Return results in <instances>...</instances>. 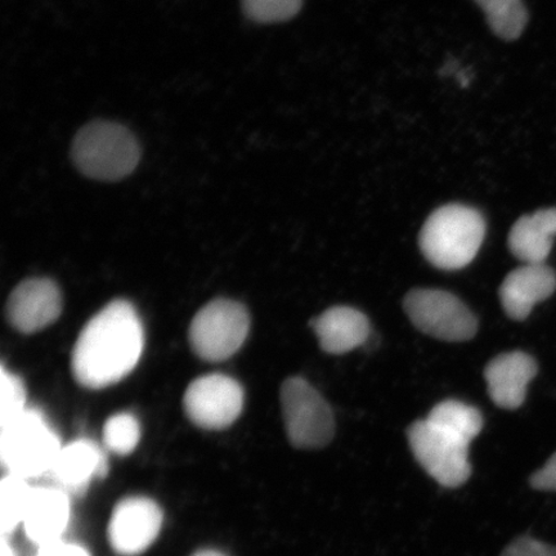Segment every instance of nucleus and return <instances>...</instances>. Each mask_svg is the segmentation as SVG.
<instances>
[{"instance_id": "f257e3e1", "label": "nucleus", "mask_w": 556, "mask_h": 556, "mask_svg": "<svg viewBox=\"0 0 556 556\" xmlns=\"http://www.w3.org/2000/svg\"><path fill=\"white\" fill-rule=\"evenodd\" d=\"M143 346V326L134 305L122 299L111 302L89 319L76 340L74 378L94 391L114 386L135 370Z\"/></svg>"}, {"instance_id": "f03ea898", "label": "nucleus", "mask_w": 556, "mask_h": 556, "mask_svg": "<svg viewBox=\"0 0 556 556\" xmlns=\"http://www.w3.org/2000/svg\"><path fill=\"white\" fill-rule=\"evenodd\" d=\"M142 148L125 125L93 121L80 128L72 144V160L83 176L100 182H119L138 168Z\"/></svg>"}, {"instance_id": "7ed1b4c3", "label": "nucleus", "mask_w": 556, "mask_h": 556, "mask_svg": "<svg viewBox=\"0 0 556 556\" xmlns=\"http://www.w3.org/2000/svg\"><path fill=\"white\" fill-rule=\"evenodd\" d=\"M485 235V222L476 208L450 204L437 208L422 226L421 253L437 268L455 270L476 258Z\"/></svg>"}, {"instance_id": "20e7f679", "label": "nucleus", "mask_w": 556, "mask_h": 556, "mask_svg": "<svg viewBox=\"0 0 556 556\" xmlns=\"http://www.w3.org/2000/svg\"><path fill=\"white\" fill-rule=\"evenodd\" d=\"M61 448L60 438L38 409L27 407L2 427L0 458L7 475L26 481L47 476Z\"/></svg>"}, {"instance_id": "39448f33", "label": "nucleus", "mask_w": 556, "mask_h": 556, "mask_svg": "<svg viewBox=\"0 0 556 556\" xmlns=\"http://www.w3.org/2000/svg\"><path fill=\"white\" fill-rule=\"evenodd\" d=\"M249 313L242 304L217 299L193 317L189 338L192 351L207 363L231 358L249 336Z\"/></svg>"}, {"instance_id": "423d86ee", "label": "nucleus", "mask_w": 556, "mask_h": 556, "mask_svg": "<svg viewBox=\"0 0 556 556\" xmlns=\"http://www.w3.org/2000/svg\"><path fill=\"white\" fill-rule=\"evenodd\" d=\"M281 406L288 438L296 448H323L336 433L329 403L302 378L285 380Z\"/></svg>"}, {"instance_id": "0eeeda50", "label": "nucleus", "mask_w": 556, "mask_h": 556, "mask_svg": "<svg viewBox=\"0 0 556 556\" xmlns=\"http://www.w3.org/2000/svg\"><path fill=\"white\" fill-rule=\"evenodd\" d=\"M407 437L417 463L434 481L447 489H456L468 481L471 475L469 442L428 419L414 422Z\"/></svg>"}, {"instance_id": "6e6552de", "label": "nucleus", "mask_w": 556, "mask_h": 556, "mask_svg": "<svg viewBox=\"0 0 556 556\" xmlns=\"http://www.w3.org/2000/svg\"><path fill=\"white\" fill-rule=\"evenodd\" d=\"M403 307L417 329L444 342H467L478 330L476 316L448 291L413 290Z\"/></svg>"}, {"instance_id": "1a4fd4ad", "label": "nucleus", "mask_w": 556, "mask_h": 556, "mask_svg": "<svg viewBox=\"0 0 556 556\" xmlns=\"http://www.w3.org/2000/svg\"><path fill=\"white\" fill-rule=\"evenodd\" d=\"M184 407L194 426L206 430L227 429L241 415L242 387L226 375H205L187 388Z\"/></svg>"}, {"instance_id": "9d476101", "label": "nucleus", "mask_w": 556, "mask_h": 556, "mask_svg": "<svg viewBox=\"0 0 556 556\" xmlns=\"http://www.w3.org/2000/svg\"><path fill=\"white\" fill-rule=\"evenodd\" d=\"M163 520V511L154 500L142 496L122 500L109 521L111 548L122 556L143 554L156 541Z\"/></svg>"}, {"instance_id": "9b49d317", "label": "nucleus", "mask_w": 556, "mask_h": 556, "mask_svg": "<svg viewBox=\"0 0 556 556\" xmlns=\"http://www.w3.org/2000/svg\"><path fill=\"white\" fill-rule=\"evenodd\" d=\"M60 288L48 278H30L12 291L5 305L9 323L20 332L34 333L48 328L61 316Z\"/></svg>"}, {"instance_id": "f8f14e48", "label": "nucleus", "mask_w": 556, "mask_h": 556, "mask_svg": "<svg viewBox=\"0 0 556 556\" xmlns=\"http://www.w3.org/2000/svg\"><path fill=\"white\" fill-rule=\"evenodd\" d=\"M556 290L555 270L546 264H525L505 277L500 301L507 316L523 321L534 305L546 301Z\"/></svg>"}, {"instance_id": "ddd939ff", "label": "nucleus", "mask_w": 556, "mask_h": 556, "mask_svg": "<svg viewBox=\"0 0 556 556\" xmlns=\"http://www.w3.org/2000/svg\"><path fill=\"white\" fill-rule=\"evenodd\" d=\"M538 370L536 359L530 354L519 351L500 354L484 371L491 400L505 409L519 408Z\"/></svg>"}, {"instance_id": "4468645a", "label": "nucleus", "mask_w": 556, "mask_h": 556, "mask_svg": "<svg viewBox=\"0 0 556 556\" xmlns=\"http://www.w3.org/2000/svg\"><path fill=\"white\" fill-rule=\"evenodd\" d=\"M108 458L104 452L92 441L81 438L62 446L50 476L58 489L72 495L87 489L93 478L108 475Z\"/></svg>"}, {"instance_id": "2eb2a0df", "label": "nucleus", "mask_w": 556, "mask_h": 556, "mask_svg": "<svg viewBox=\"0 0 556 556\" xmlns=\"http://www.w3.org/2000/svg\"><path fill=\"white\" fill-rule=\"evenodd\" d=\"M70 497L58 486H34L23 526L39 547L62 540L70 521Z\"/></svg>"}, {"instance_id": "dca6fc26", "label": "nucleus", "mask_w": 556, "mask_h": 556, "mask_svg": "<svg viewBox=\"0 0 556 556\" xmlns=\"http://www.w3.org/2000/svg\"><path fill=\"white\" fill-rule=\"evenodd\" d=\"M311 326L319 345L330 354L356 350L370 337V324L364 313L343 305L325 311Z\"/></svg>"}, {"instance_id": "f3484780", "label": "nucleus", "mask_w": 556, "mask_h": 556, "mask_svg": "<svg viewBox=\"0 0 556 556\" xmlns=\"http://www.w3.org/2000/svg\"><path fill=\"white\" fill-rule=\"evenodd\" d=\"M556 236V207L541 208L523 215L514 224L509 233V249L516 258L526 264H545Z\"/></svg>"}, {"instance_id": "a211bd4d", "label": "nucleus", "mask_w": 556, "mask_h": 556, "mask_svg": "<svg viewBox=\"0 0 556 556\" xmlns=\"http://www.w3.org/2000/svg\"><path fill=\"white\" fill-rule=\"evenodd\" d=\"M427 419L469 443L481 433L483 428L482 415L477 408L454 400L437 405Z\"/></svg>"}, {"instance_id": "6ab92c4d", "label": "nucleus", "mask_w": 556, "mask_h": 556, "mask_svg": "<svg viewBox=\"0 0 556 556\" xmlns=\"http://www.w3.org/2000/svg\"><path fill=\"white\" fill-rule=\"evenodd\" d=\"M34 486L26 479L7 475L0 484V528L3 538L23 525Z\"/></svg>"}, {"instance_id": "aec40b11", "label": "nucleus", "mask_w": 556, "mask_h": 556, "mask_svg": "<svg viewBox=\"0 0 556 556\" xmlns=\"http://www.w3.org/2000/svg\"><path fill=\"white\" fill-rule=\"evenodd\" d=\"M485 13L493 33L504 40H516L527 25V10L521 0H476Z\"/></svg>"}, {"instance_id": "412c9836", "label": "nucleus", "mask_w": 556, "mask_h": 556, "mask_svg": "<svg viewBox=\"0 0 556 556\" xmlns=\"http://www.w3.org/2000/svg\"><path fill=\"white\" fill-rule=\"evenodd\" d=\"M141 440V427L137 417L130 414L111 416L104 424V447L116 455L125 456L134 452Z\"/></svg>"}, {"instance_id": "4be33fe9", "label": "nucleus", "mask_w": 556, "mask_h": 556, "mask_svg": "<svg viewBox=\"0 0 556 556\" xmlns=\"http://www.w3.org/2000/svg\"><path fill=\"white\" fill-rule=\"evenodd\" d=\"M303 0H241L243 15L256 24H277L295 17Z\"/></svg>"}, {"instance_id": "5701e85b", "label": "nucleus", "mask_w": 556, "mask_h": 556, "mask_svg": "<svg viewBox=\"0 0 556 556\" xmlns=\"http://www.w3.org/2000/svg\"><path fill=\"white\" fill-rule=\"evenodd\" d=\"M0 375V427H3L27 408L26 389L24 381L4 367Z\"/></svg>"}, {"instance_id": "b1692460", "label": "nucleus", "mask_w": 556, "mask_h": 556, "mask_svg": "<svg viewBox=\"0 0 556 556\" xmlns=\"http://www.w3.org/2000/svg\"><path fill=\"white\" fill-rule=\"evenodd\" d=\"M502 556H556V547L525 536L511 542Z\"/></svg>"}, {"instance_id": "393cba45", "label": "nucleus", "mask_w": 556, "mask_h": 556, "mask_svg": "<svg viewBox=\"0 0 556 556\" xmlns=\"http://www.w3.org/2000/svg\"><path fill=\"white\" fill-rule=\"evenodd\" d=\"M530 483L534 490L556 492V452L544 468L532 475Z\"/></svg>"}, {"instance_id": "a878e982", "label": "nucleus", "mask_w": 556, "mask_h": 556, "mask_svg": "<svg viewBox=\"0 0 556 556\" xmlns=\"http://www.w3.org/2000/svg\"><path fill=\"white\" fill-rule=\"evenodd\" d=\"M37 556H89L85 547L64 540L40 546Z\"/></svg>"}, {"instance_id": "bb28decb", "label": "nucleus", "mask_w": 556, "mask_h": 556, "mask_svg": "<svg viewBox=\"0 0 556 556\" xmlns=\"http://www.w3.org/2000/svg\"><path fill=\"white\" fill-rule=\"evenodd\" d=\"M0 556H16L15 552H13L10 542L7 541V538L2 539V546H0Z\"/></svg>"}, {"instance_id": "cd10ccee", "label": "nucleus", "mask_w": 556, "mask_h": 556, "mask_svg": "<svg viewBox=\"0 0 556 556\" xmlns=\"http://www.w3.org/2000/svg\"><path fill=\"white\" fill-rule=\"evenodd\" d=\"M192 556H226V555L222 554L219 552H215V551H203V552L193 554Z\"/></svg>"}]
</instances>
